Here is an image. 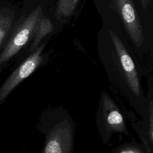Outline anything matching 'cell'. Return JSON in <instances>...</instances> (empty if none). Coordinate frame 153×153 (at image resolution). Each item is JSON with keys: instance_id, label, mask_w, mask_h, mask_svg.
Returning a JSON list of instances; mask_svg holds the SVG:
<instances>
[{"instance_id": "6da1fadb", "label": "cell", "mask_w": 153, "mask_h": 153, "mask_svg": "<svg viewBox=\"0 0 153 153\" xmlns=\"http://www.w3.org/2000/svg\"><path fill=\"white\" fill-rule=\"evenodd\" d=\"M42 15L41 6H36L26 16L16 19L7 39L0 51V71L32 37L35 25Z\"/></svg>"}, {"instance_id": "7a4b0ae2", "label": "cell", "mask_w": 153, "mask_h": 153, "mask_svg": "<svg viewBox=\"0 0 153 153\" xmlns=\"http://www.w3.org/2000/svg\"><path fill=\"white\" fill-rule=\"evenodd\" d=\"M46 44L38 47L31 54L8 76L0 87V106L10 94L25 79L30 76L42 62V53Z\"/></svg>"}, {"instance_id": "3957f363", "label": "cell", "mask_w": 153, "mask_h": 153, "mask_svg": "<svg viewBox=\"0 0 153 153\" xmlns=\"http://www.w3.org/2000/svg\"><path fill=\"white\" fill-rule=\"evenodd\" d=\"M112 5L122 21L133 42L140 47L144 41V34L138 13L133 0H111Z\"/></svg>"}, {"instance_id": "277c9868", "label": "cell", "mask_w": 153, "mask_h": 153, "mask_svg": "<svg viewBox=\"0 0 153 153\" xmlns=\"http://www.w3.org/2000/svg\"><path fill=\"white\" fill-rule=\"evenodd\" d=\"M109 34L125 75L126 81L134 94L139 96L140 86L134 63L118 35L111 29Z\"/></svg>"}, {"instance_id": "5b68a950", "label": "cell", "mask_w": 153, "mask_h": 153, "mask_svg": "<svg viewBox=\"0 0 153 153\" xmlns=\"http://www.w3.org/2000/svg\"><path fill=\"white\" fill-rule=\"evenodd\" d=\"M17 19L16 10L7 0H0V51L4 45Z\"/></svg>"}, {"instance_id": "8992f818", "label": "cell", "mask_w": 153, "mask_h": 153, "mask_svg": "<svg viewBox=\"0 0 153 153\" xmlns=\"http://www.w3.org/2000/svg\"><path fill=\"white\" fill-rule=\"evenodd\" d=\"M104 118L110 129L115 131L124 132L126 130L125 123L122 115L118 111L113 102L106 96L103 100Z\"/></svg>"}, {"instance_id": "52a82bcc", "label": "cell", "mask_w": 153, "mask_h": 153, "mask_svg": "<svg viewBox=\"0 0 153 153\" xmlns=\"http://www.w3.org/2000/svg\"><path fill=\"white\" fill-rule=\"evenodd\" d=\"M55 28L50 20L45 16L41 15L38 20L33 33V41L29 49V53H32L37 47L42 39L47 34L53 32Z\"/></svg>"}, {"instance_id": "ba28073f", "label": "cell", "mask_w": 153, "mask_h": 153, "mask_svg": "<svg viewBox=\"0 0 153 153\" xmlns=\"http://www.w3.org/2000/svg\"><path fill=\"white\" fill-rule=\"evenodd\" d=\"M79 0H58L55 16L58 20L70 17L74 13Z\"/></svg>"}, {"instance_id": "9c48e42d", "label": "cell", "mask_w": 153, "mask_h": 153, "mask_svg": "<svg viewBox=\"0 0 153 153\" xmlns=\"http://www.w3.org/2000/svg\"><path fill=\"white\" fill-rule=\"evenodd\" d=\"M150 127H149V138L150 140L152 142V102L151 103V106H150Z\"/></svg>"}, {"instance_id": "30bf717a", "label": "cell", "mask_w": 153, "mask_h": 153, "mask_svg": "<svg viewBox=\"0 0 153 153\" xmlns=\"http://www.w3.org/2000/svg\"><path fill=\"white\" fill-rule=\"evenodd\" d=\"M140 1L144 10H146L151 2V0H140Z\"/></svg>"}]
</instances>
